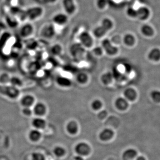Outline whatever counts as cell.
I'll return each mask as SVG.
<instances>
[{
    "label": "cell",
    "mask_w": 160,
    "mask_h": 160,
    "mask_svg": "<svg viewBox=\"0 0 160 160\" xmlns=\"http://www.w3.org/2000/svg\"><path fill=\"white\" fill-rule=\"evenodd\" d=\"M44 9L40 6H33L29 7L25 10L26 20L29 22L36 21L42 16Z\"/></svg>",
    "instance_id": "6da1fadb"
},
{
    "label": "cell",
    "mask_w": 160,
    "mask_h": 160,
    "mask_svg": "<svg viewBox=\"0 0 160 160\" xmlns=\"http://www.w3.org/2000/svg\"><path fill=\"white\" fill-rule=\"evenodd\" d=\"M0 92L2 94L12 99L17 98L20 95L19 88L12 86L10 84L5 86L0 85Z\"/></svg>",
    "instance_id": "7a4b0ae2"
},
{
    "label": "cell",
    "mask_w": 160,
    "mask_h": 160,
    "mask_svg": "<svg viewBox=\"0 0 160 160\" xmlns=\"http://www.w3.org/2000/svg\"><path fill=\"white\" fill-rule=\"evenodd\" d=\"M34 32V27L31 22H26L20 27L19 34L20 37L27 39L32 36Z\"/></svg>",
    "instance_id": "3957f363"
},
{
    "label": "cell",
    "mask_w": 160,
    "mask_h": 160,
    "mask_svg": "<svg viewBox=\"0 0 160 160\" xmlns=\"http://www.w3.org/2000/svg\"><path fill=\"white\" fill-rule=\"evenodd\" d=\"M78 40L80 44L86 48H90L93 44L92 36L89 32L87 31H83L80 33Z\"/></svg>",
    "instance_id": "277c9868"
},
{
    "label": "cell",
    "mask_w": 160,
    "mask_h": 160,
    "mask_svg": "<svg viewBox=\"0 0 160 160\" xmlns=\"http://www.w3.org/2000/svg\"><path fill=\"white\" fill-rule=\"evenodd\" d=\"M34 96L31 94L23 95L19 100V102L22 108H32L36 103V100Z\"/></svg>",
    "instance_id": "5b68a950"
},
{
    "label": "cell",
    "mask_w": 160,
    "mask_h": 160,
    "mask_svg": "<svg viewBox=\"0 0 160 160\" xmlns=\"http://www.w3.org/2000/svg\"><path fill=\"white\" fill-rule=\"evenodd\" d=\"M102 47L107 54L113 56L117 53L118 49L116 46H114L110 40L105 38L102 42Z\"/></svg>",
    "instance_id": "8992f818"
},
{
    "label": "cell",
    "mask_w": 160,
    "mask_h": 160,
    "mask_svg": "<svg viewBox=\"0 0 160 160\" xmlns=\"http://www.w3.org/2000/svg\"><path fill=\"white\" fill-rule=\"evenodd\" d=\"M56 34L54 24L49 23L43 26L41 30V35L43 38L49 39L52 38Z\"/></svg>",
    "instance_id": "52a82bcc"
},
{
    "label": "cell",
    "mask_w": 160,
    "mask_h": 160,
    "mask_svg": "<svg viewBox=\"0 0 160 160\" xmlns=\"http://www.w3.org/2000/svg\"><path fill=\"white\" fill-rule=\"evenodd\" d=\"M62 5L65 13L68 15H72L75 13L77 5L74 0H62Z\"/></svg>",
    "instance_id": "ba28073f"
},
{
    "label": "cell",
    "mask_w": 160,
    "mask_h": 160,
    "mask_svg": "<svg viewBox=\"0 0 160 160\" xmlns=\"http://www.w3.org/2000/svg\"><path fill=\"white\" fill-rule=\"evenodd\" d=\"M69 17L66 13L58 12L53 16L52 18V21L55 25L62 26L66 25L68 22Z\"/></svg>",
    "instance_id": "9c48e42d"
},
{
    "label": "cell",
    "mask_w": 160,
    "mask_h": 160,
    "mask_svg": "<svg viewBox=\"0 0 160 160\" xmlns=\"http://www.w3.org/2000/svg\"><path fill=\"white\" fill-rule=\"evenodd\" d=\"M32 112L38 117H42L46 114L47 108L46 105L42 102H36L32 107Z\"/></svg>",
    "instance_id": "30bf717a"
},
{
    "label": "cell",
    "mask_w": 160,
    "mask_h": 160,
    "mask_svg": "<svg viewBox=\"0 0 160 160\" xmlns=\"http://www.w3.org/2000/svg\"><path fill=\"white\" fill-rule=\"evenodd\" d=\"M75 151L78 154L82 156L89 154L90 149L88 144L86 143L80 142L76 146Z\"/></svg>",
    "instance_id": "8fae6325"
},
{
    "label": "cell",
    "mask_w": 160,
    "mask_h": 160,
    "mask_svg": "<svg viewBox=\"0 0 160 160\" xmlns=\"http://www.w3.org/2000/svg\"><path fill=\"white\" fill-rule=\"evenodd\" d=\"M114 105L117 109L122 111L126 110L128 107L127 100L122 97L117 98L115 101Z\"/></svg>",
    "instance_id": "7c38bea8"
},
{
    "label": "cell",
    "mask_w": 160,
    "mask_h": 160,
    "mask_svg": "<svg viewBox=\"0 0 160 160\" xmlns=\"http://www.w3.org/2000/svg\"><path fill=\"white\" fill-rule=\"evenodd\" d=\"M56 83L59 86L64 88H68L72 85V81L69 78L62 76L57 78Z\"/></svg>",
    "instance_id": "4fadbf2b"
},
{
    "label": "cell",
    "mask_w": 160,
    "mask_h": 160,
    "mask_svg": "<svg viewBox=\"0 0 160 160\" xmlns=\"http://www.w3.org/2000/svg\"><path fill=\"white\" fill-rule=\"evenodd\" d=\"M137 17L141 20H146L149 17L150 14V11L148 8L146 7H140L137 10Z\"/></svg>",
    "instance_id": "5bb4252c"
},
{
    "label": "cell",
    "mask_w": 160,
    "mask_h": 160,
    "mask_svg": "<svg viewBox=\"0 0 160 160\" xmlns=\"http://www.w3.org/2000/svg\"><path fill=\"white\" fill-rule=\"evenodd\" d=\"M32 126L36 129H42L46 126V121L42 117L34 118L32 122Z\"/></svg>",
    "instance_id": "9a60e30c"
},
{
    "label": "cell",
    "mask_w": 160,
    "mask_h": 160,
    "mask_svg": "<svg viewBox=\"0 0 160 160\" xmlns=\"http://www.w3.org/2000/svg\"><path fill=\"white\" fill-rule=\"evenodd\" d=\"M100 25L108 32L112 29L114 26V23L110 18H105L101 21Z\"/></svg>",
    "instance_id": "2e32d148"
},
{
    "label": "cell",
    "mask_w": 160,
    "mask_h": 160,
    "mask_svg": "<svg viewBox=\"0 0 160 160\" xmlns=\"http://www.w3.org/2000/svg\"><path fill=\"white\" fill-rule=\"evenodd\" d=\"M138 152L135 149H126L124 152L122 154V158L124 160H131L136 157Z\"/></svg>",
    "instance_id": "e0dca14e"
},
{
    "label": "cell",
    "mask_w": 160,
    "mask_h": 160,
    "mask_svg": "<svg viewBox=\"0 0 160 160\" xmlns=\"http://www.w3.org/2000/svg\"><path fill=\"white\" fill-rule=\"evenodd\" d=\"M113 136V132L111 129H105L100 132L99 138L102 141H106L110 140Z\"/></svg>",
    "instance_id": "ac0fdd59"
},
{
    "label": "cell",
    "mask_w": 160,
    "mask_h": 160,
    "mask_svg": "<svg viewBox=\"0 0 160 160\" xmlns=\"http://www.w3.org/2000/svg\"><path fill=\"white\" fill-rule=\"evenodd\" d=\"M124 97L127 100L134 101L137 97L136 92L132 88H128L124 92Z\"/></svg>",
    "instance_id": "d6986e66"
},
{
    "label": "cell",
    "mask_w": 160,
    "mask_h": 160,
    "mask_svg": "<svg viewBox=\"0 0 160 160\" xmlns=\"http://www.w3.org/2000/svg\"><path fill=\"white\" fill-rule=\"evenodd\" d=\"M113 79V75L111 72H105L102 75L101 78V80L102 83L105 85H108L112 82Z\"/></svg>",
    "instance_id": "ffe728a7"
},
{
    "label": "cell",
    "mask_w": 160,
    "mask_h": 160,
    "mask_svg": "<svg viewBox=\"0 0 160 160\" xmlns=\"http://www.w3.org/2000/svg\"><path fill=\"white\" fill-rule=\"evenodd\" d=\"M92 32L95 37L100 38L103 37L106 34L107 32L101 25H100L94 28Z\"/></svg>",
    "instance_id": "44dd1931"
},
{
    "label": "cell",
    "mask_w": 160,
    "mask_h": 160,
    "mask_svg": "<svg viewBox=\"0 0 160 160\" xmlns=\"http://www.w3.org/2000/svg\"><path fill=\"white\" fill-rule=\"evenodd\" d=\"M148 58L152 61H158L160 59V50L158 48H154L149 52Z\"/></svg>",
    "instance_id": "7402d4cb"
},
{
    "label": "cell",
    "mask_w": 160,
    "mask_h": 160,
    "mask_svg": "<svg viewBox=\"0 0 160 160\" xmlns=\"http://www.w3.org/2000/svg\"><path fill=\"white\" fill-rule=\"evenodd\" d=\"M66 129L70 134H75L78 130L77 124L74 121H70L67 124Z\"/></svg>",
    "instance_id": "603a6c76"
},
{
    "label": "cell",
    "mask_w": 160,
    "mask_h": 160,
    "mask_svg": "<svg viewBox=\"0 0 160 160\" xmlns=\"http://www.w3.org/2000/svg\"><path fill=\"white\" fill-rule=\"evenodd\" d=\"M12 17H7L6 22L7 26L11 27L12 28H15L18 25L19 21L18 18L15 17L14 16L11 15Z\"/></svg>",
    "instance_id": "cb8c5ba5"
},
{
    "label": "cell",
    "mask_w": 160,
    "mask_h": 160,
    "mask_svg": "<svg viewBox=\"0 0 160 160\" xmlns=\"http://www.w3.org/2000/svg\"><path fill=\"white\" fill-rule=\"evenodd\" d=\"M11 77L10 75L7 73H3L0 75V85H9Z\"/></svg>",
    "instance_id": "d4e9b609"
},
{
    "label": "cell",
    "mask_w": 160,
    "mask_h": 160,
    "mask_svg": "<svg viewBox=\"0 0 160 160\" xmlns=\"http://www.w3.org/2000/svg\"><path fill=\"white\" fill-rule=\"evenodd\" d=\"M29 137L32 141L36 142L41 138V133L37 129H32L29 132Z\"/></svg>",
    "instance_id": "484cf974"
},
{
    "label": "cell",
    "mask_w": 160,
    "mask_h": 160,
    "mask_svg": "<svg viewBox=\"0 0 160 160\" xmlns=\"http://www.w3.org/2000/svg\"><path fill=\"white\" fill-rule=\"evenodd\" d=\"M135 41V39L134 37L130 33H127L125 35L123 38L124 43L128 46H132L134 44Z\"/></svg>",
    "instance_id": "4316f807"
},
{
    "label": "cell",
    "mask_w": 160,
    "mask_h": 160,
    "mask_svg": "<svg viewBox=\"0 0 160 160\" xmlns=\"http://www.w3.org/2000/svg\"><path fill=\"white\" fill-rule=\"evenodd\" d=\"M142 33L146 36H151L153 34V29L148 25H145L142 26L141 29Z\"/></svg>",
    "instance_id": "83f0119b"
},
{
    "label": "cell",
    "mask_w": 160,
    "mask_h": 160,
    "mask_svg": "<svg viewBox=\"0 0 160 160\" xmlns=\"http://www.w3.org/2000/svg\"><path fill=\"white\" fill-rule=\"evenodd\" d=\"M83 46L80 43L75 44L72 46L71 48V54L74 56H76L78 54L82 52Z\"/></svg>",
    "instance_id": "f1b7e54d"
},
{
    "label": "cell",
    "mask_w": 160,
    "mask_h": 160,
    "mask_svg": "<svg viewBox=\"0 0 160 160\" xmlns=\"http://www.w3.org/2000/svg\"><path fill=\"white\" fill-rule=\"evenodd\" d=\"M76 80L80 84H84L87 82L88 80V77L86 73L81 72L77 75Z\"/></svg>",
    "instance_id": "f546056e"
},
{
    "label": "cell",
    "mask_w": 160,
    "mask_h": 160,
    "mask_svg": "<svg viewBox=\"0 0 160 160\" xmlns=\"http://www.w3.org/2000/svg\"><path fill=\"white\" fill-rule=\"evenodd\" d=\"M50 51L52 54L54 56L59 55L62 52V47L59 44H55L52 46Z\"/></svg>",
    "instance_id": "4dcf8cb0"
},
{
    "label": "cell",
    "mask_w": 160,
    "mask_h": 160,
    "mask_svg": "<svg viewBox=\"0 0 160 160\" xmlns=\"http://www.w3.org/2000/svg\"><path fill=\"white\" fill-rule=\"evenodd\" d=\"M103 104L102 101L99 99H95L91 103L92 109L94 110H98L102 108Z\"/></svg>",
    "instance_id": "1f68e13d"
},
{
    "label": "cell",
    "mask_w": 160,
    "mask_h": 160,
    "mask_svg": "<svg viewBox=\"0 0 160 160\" xmlns=\"http://www.w3.org/2000/svg\"><path fill=\"white\" fill-rule=\"evenodd\" d=\"M97 7L99 10H103L106 9L108 5L107 0H96V2Z\"/></svg>",
    "instance_id": "d6a6232c"
},
{
    "label": "cell",
    "mask_w": 160,
    "mask_h": 160,
    "mask_svg": "<svg viewBox=\"0 0 160 160\" xmlns=\"http://www.w3.org/2000/svg\"><path fill=\"white\" fill-rule=\"evenodd\" d=\"M53 152L56 156L60 157L65 154V150L61 146H57L53 149Z\"/></svg>",
    "instance_id": "836d02e7"
},
{
    "label": "cell",
    "mask_w": 160,
    "mask_h": 160,
    "mask_svg": "<svg viewBox=\"0 0 160 160\" xmlns=\"http://www.w3.org/2000/svg\"><path fill=\"white\" fill-rule=\"evenodd\" d=\"M151 97L152 100L156 102H160V91L158 90H153L151 93Z\"/></svg>",
    "instance_id": "e575fe53"
},
{
    "label": "cell",
    "mask_w": 160,
    "mask_h": 160,
    "mask_svg": "<svg viewBox=\"0 0 160 160\" xmlns=\"http://www.w3.org/2000/svg\"><path fill=\"white\" fill-rule=\"evenodd\" d=\"M10 85L19 88V87L22 85V81L18 78L11 77Z\"/></svg>",
    "instance_id": "d590c367"
},
{
    "label": "cell",
    "mask_w": 160,
    "mask_h": 160,
    "mask_svg": "<svg viewBox=\"0 0 160 160\" xmlns=\"http://www.w3.org/2000/svg\"><path fill=\"white\" fill-rule=\"evenodd\" d=\"M126 14L132 18H136L137 17V10L133 9L132 7H129L126 10Z\"/></svg>",
    "instance_id": "8d00e7d4"
},
{
    "label": "cell",
    "mask_w": 160,
    "mask_h": 160,
    "mask_svg": "<svg viewBox=\"0 0 160 160\" xmlns=\"http://www.w3.org/2000/svg\"><path fill=\"white\" fill-rule=\"evenodd\" d=\"M32 160H46L44 156L38 152H33L32 154Z\"/></svg>",
    "instance_id": "74e56055"
},
{
    "label": "cell",
    "mask_w": 160,
    "mask_h": 160,
    "mask_svg": "<svg viewBox=\"0 0 160 160\" xmlns=\"http://www.w3.org/2000/svg\"><path fill=\"white\" fill-rule=\"evenodd\" d=\"M22 112L23 115L27 117L30 116L32 114H33L32 108L24 107V108H22Z\"/></svg>",
    "instance_id": "f35d334b"
},
{
    "label": "cell",
    "mask_w": 160,
    "mask_h": 160,
    "mask_svg": "<svg viewBox=\"0 0 160 160\" xmlns=\"http://www.w3.org/2000/svg\"><path fill=\"white\" fill-rule=\"evenodd\" d=\"M103 49L102 47L100 46H97V47H95L93 49V52L96 55L98 56H100L102 54Z\"/></svg>",
    "instance_id": "ab89813d"
},
{
    "label": "cell",
    "mask_w": 160,
    "mask_h": 160,
    "mask_svg": "<svg viewBox=\"0 0 160 160\" xmlns=\"http://www.w3.org/2000/svg\"><path fill=\"white\" fill-rule=\"evenodd\" d=\"M107 115V112L106 111H102L100 112L98 114V117L100 119H103L106 117Z\"/></svg>",
    "instance_id": "60d3db41"
},
{
    "label": "cell",
    "mask_w": 160,
    "mask_h": 160,
    "mask_svg": "<svg viewBox=\"0 0 160 160\" xmlns=\"http://www.w3.org/2000/svg\"><path fill=\"white\" fill-rule=\"evenodd\" d=\"M5 27V26L4 24L2 22H0V36H1L2 32L4 31Z\"/></svg>",
    "instance_id": "b9f144b4"
},
{
    "label": "cell",
    "mask_w": 160,
    "mask_h": 160,
    "mask_svg": "<svg viewBox=\"0 0 160 160\" xmlns=\"http://www.w3.org/2000/svg\"><path fill=\"white\" fill-rule=\"evenodd\" d=\"M75 160H84L82 156L78 155L77 156H76L74 157Z\"/></svg>",
    "instance_id": "7bdbcfd3"
},
{
    "label": "cell",
    "mask_w": 160,
    "mask_h": 160,
    "mask_svg": "<svg viewBox=\"0 0 160 160\" xmlns=\"http://www.w3.org/2000/svg\"><path fill=\"white\" fill-rule=\"evenodd\" d=\"M134 160H146L145 158L143 156L138 157Z\"/></svg>",
    "instance_id": "ee69618b"
},
{
    "label": "cell",
    "mask_w": 160,
    "mask_h": 160,
    "mask_svg": "<svg viewBox=\"0 0 160 160\" xmlns=\"http://www.w3.org/2000/svg\"><path fill=\"white\" fill-rule=\"evenodd\" d=\"M13 1H14V0H5L6 2L8 3H11Z\"/></svg>",
    "instance_id": "f6af8a7d"
}]
</instances>
